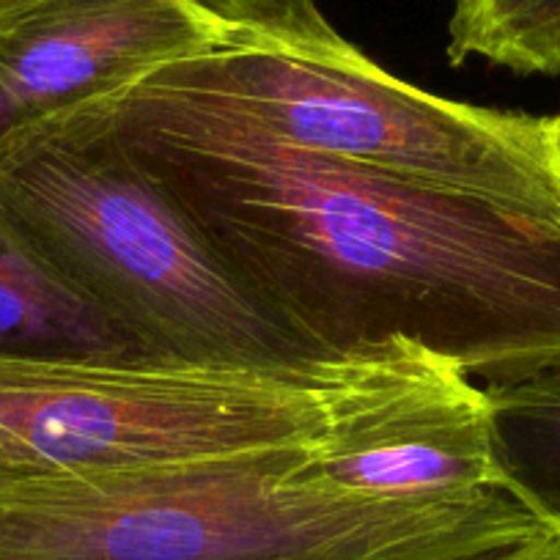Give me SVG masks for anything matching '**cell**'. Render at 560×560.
Wrapping results in <instances>:
<instances>
[{
    "mask_svg": "<svg viewBox=\"0 0 560 560\" xmlns=\"http://www.w3.org/2000/svg\"><path fill=\"white\" fill-rule=\"evenodd\" d=\"M0 358L152 363L132 336L28 245L0 209ZM158 365V363H154Z\"/></svg>",
    "mask_w": 560,
    "mask_h": 560,
    "instance_id": "8",
    "label": "cell"
},
{
    "mask_svg": "<svg viewBox=\"0 0 560 560\" xmlns=\"http://www.w3.org/2000/svg\"><path fill=\"white\" fill-rule=\"evenodd\" d=\"M476 560H560V522L547 516L533 536Z\"/></svg>",
    "mask_w": 560,
    "mask_h": 560,
    "instance_id": "11",
    "label": "cell"
},
{
    "mask_svg": "<svg viewBox=\"0 0 560 560\" xmlns=\"http://www.w3.org/2000/svg\"><path fill=\"white\" fill-rule=\"evenodd\" d=\"M305 467L341 489L387 498L511 487L487 387L409 341L343 390Z\"/></svg>",
    "mask_w": 560,
    "mask_h": 560,
    "instance_id": "6",
    "label": "cell"
},
{
    "mask_svg": "<svg viewBox=\"0 0 560 560\" xmlns=\"http://www.w3.org/2000/svg\"><path fill=\"white\" fill-rule=\"evenodd\" d=\"M483 387L505 478L544 516L560 522V365Z\"/></svg>",
    "mask_w": 560,
    "mask_h": 560,
    "instance_id": "9",
    "label": "cell"
},
{
    "mask_svg": "<svg viewBox=\"0 0 560 560\" xmlns=\"http://www.w3.org/2000/svg\"><path fill=\"white\" fill-rule=\"evenodd\" d=\"M332 360L409 341L483 385L560 365V218L316 158L168 69L80 105Z\"/></svg>",
    "mask_w": 560,
    "mask_h": 560,
    "instance_id": "1",
    "label": "cell"
},
{
    "mask_svg": "<svg viewBox=\"0 0 560 560\" xmlns=\"http://www.w3.org/2000/svg\"><path fill=\"white\" fill-rule=\"evenodd\" d=\"M305 445L83 470L0 489V560H476L547 522L514 487L387 498Z\"/></svg>",
    "mask_w": 560,
    "mask_h": 560,
    "instance_id": "2",
    "label": "cell"
},
{
    "mask_svg": "<svg viewBox=\"0 0 560 560\" xmlns=\"http://www.w3.org/2000/svg\"><path fill=\"white\" fill-rule=\"evenodd\" d=\"M212 47L168 72L269 138L393 179L560 218V118L393 78L316 0H209Z\"/></svg>",
    "mask_w": 560,
    "mask_h": 560,
    "instance_id": "3",
    "label": "cell"
},
{
    "mask_svg": "<svg viewBox=\"0 0 560 560\" xmlns=\"http://www.w3.org/2000/svg\"><path fill=\"white\" fill-rule=\"evenodd\" d=\"M0 209L152 363L261 371L349 363L322 354L264 308L80 107L0 143Z\"/></svg>",
    "mask_w": 560,
    "mask_h": 560,
    "instance_id": "4",
    "label": "cell"
},
{
    "mask_svg": "<svg viewBox=\"0 0 560 560\" xmlns=\"http://www.w3.org/2000/svg\"><path fill=\"white\" fill-rule=\"evenodd\" d=\"M12 3H18V0H0V9H7V7H12Z\"/></svg>",
    "mask_w": 560,
    "mask_h": 560,
    "instance_id": "12",
    "label": "cell"
},
{
    "mask_svg": "<svg viewBox=\"0 0 560 560\" xmlns=\"http://www.w3.org/2000/svg\"><path fill=\"white\" fill-rule=\"evenodd\" d=\"M245 423L242 385L223 369L0 358V489L231 454Z\"/></svg>",
    "mask_w": 560,
    "mask_h": 560,
    "instance_id": "5",
    "label": "cell"
},
{
    "mask_svg": "<svg viewBox=\"0 0 560 560\" xmlns=\"http://www.w3.org/2000/svg\"><path fill=\"white\" fill-rule=\"evenodd\" d=\"M209 0H18L0 9V143L209 50Z\"/></svg>",
    "mask_w": 560,
    "mask_h": 560,
    "instance_id": "7",
    "label": "cell"
},
{
    "mask_svg": "<svg viewBox=\"0 0 560 560\" xmlns=\"http://www.w3.org/2000/svg\"><path fill=\"white\" fill-rule=\"evenodd\" d=\"M470 56L516 74L560 78V0H456L448 58Z\"/></svg>",
    "mask_w": 560,
    "mask_h": 560,
    "instance_id": "10",
    "label": "cell"
},
{
    "mask_svg": "<svg viewBox=\"0 0 560 560\" xmlns=\"http://www.w3.org/2000/svg\"><path fill=\"white\" fill-rule=\"evenodd\" d=\"M558 118H560V110H558Z\"/></svg>",
    "mask_w": 560,
    "mask_h": 560,
    "instance_id": "13",
    "label": "cell"
}]
</instances>
